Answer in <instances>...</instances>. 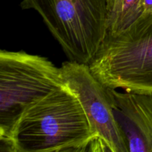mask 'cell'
<instances>
[{
    "mask_svg": "<svg viewBox=\"0 0 152 152\" xmlns=\"http://www.w3.org/2000/svg\"><path fill=\"white\" fill-rule=\"evenodd\" d=\"M94 134L80 101L61 86L31 104L19 117L1 151H89Z\"/></svg>",
    "mask_w": 152,
    "mask_h": 152,
    "instance_id": "cell-1",
    "label": "cell"
},
{
    "mask_svg": "<svg viewBox=\"0 0 152 152\" xmlns=\"http://www.w3.org/2000/svg\"><path fill=\"white\" fill-rule=\"evenodd\" d=\"M34 9L71 60L89 64L105 42L106 0H23Z\"/></svg>",
    "mask_w": 152,
    "mask_h": 152,
    "instance_id": "cell-2",
    "label": "cell"
},
{
    "mask_svg": "<svg viewBox=\"0 0 152 152\" xmlns=\"http://www.w3.org/2000/svg\"><path fill=\"white\" fill-rule=\"evenodd\" d=\"M88 65L96 78L110 88L152 91V13L105 40Z\"/></svg>",
    "mask_w": 152,
    "mask_h": 152,
    "instance_id": "cell-3",
    "label": "cell"
},
{
    "mask_svg": "<svg viewBox=\"0 0 152 152\" xmlns=\"http://www.w3.org/2000/svg\"><path fill=\"white\" fill-rule=\"evenodd\" d=\"M64 86L61 68L25 51L0 52V141L7 138L22 113Z\"/></svg>",
    "mask_w": 152,
    "mask_h": 152,
    "instance_id": "cell-4",
    "label": "cell"
},
{
    "mask_svg": "<svg viewBox=\"0 0 152 152\" xmlns=\"http://www.w3.org/2000/svg\"><path fill=\"white\" fill-rule=\"evenodd\" d=\"M60 68L64 86L79 99L91 128L94 140L90 151H129L114 115L112 88L96 78L88 64L70 60Z\"/></svg>",
    "mask_w": 152,
    "mask_h": 152,
    "instance_id": "cell-5",
    "label": "cell"
},
{
    "mask_svg": "<svg viewBox=\"0 0 152 152\" xmlns=\"http://www.w3.org/2000/svg\"><path fill=\"white\" fill-rule=\"evenodd\" d=\"M114 115L130 152H152V91L112 89Z\"/></svg>",
    "mask_w": 152,
    "mask_h": 152,
    "instance_id": "cell-6",
    "label": "cell"
},
{
    "mask_svg": "<svg viewBox=\"0 0 152 152\" xmlns=\"http://www.w3.org/2000/svg\"><path fill=\"white\" fill-rule=\"evenodd\" d=\"M143 0H106L105 40L120 35L142 16Z\"/></svg>",
    "mask_w": 152,
    "mask_h": 152,
    "instance_id": "cell-7",
    "label": "cell"
},
{
    "mask_svg": "<svg viewBox=\"0 0 152 152\" xmlns=\"http://www.w3.org/2000/svg\"><path fill=\"white\" fill-rule=\"evenodd\" d=\"M142 12H143L142 16H145L152 13V0H143Z\"/></svg>",
    "mask_w": 152,
    "mask_h": 152,
    "instance_id": "cell-8",
    "label": "cell"
}]
</instances>
